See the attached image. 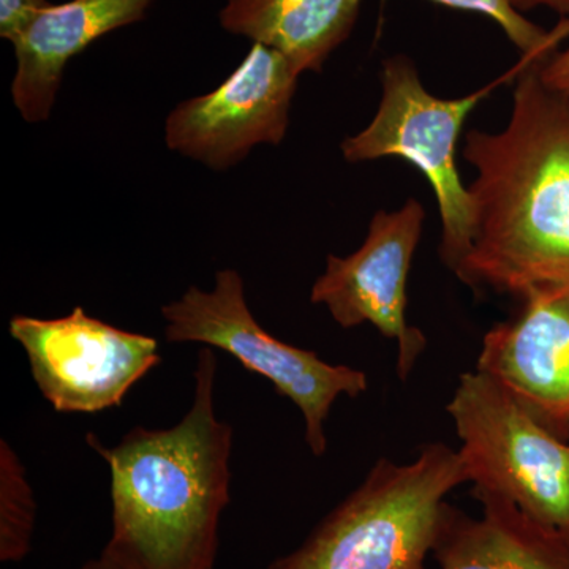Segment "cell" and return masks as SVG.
<instances>
[{
	"instance_id": "6da1fadb",
	"label": "cell",
	"mask_w": 569,
	"mask_h": 569,
	"mask_svg": "<svg viewBox=\"0 0 569 569\" xmlns=\"http://www.w3.org/2000/svg\"><path fill=\"white\" fill-rule=\"evenodd\" d=\"M546 61L519 71L501 132L470 130L463 159L473 244L459 279L523 299L569 287V97L541 80Z\"/></svg>"
},
{
	"instance_id": "7a4b0ae2",
	"label": "cell",
	"mask_w": 569,
	"mask_h": 569,
	"mask_svg": "<svg viewBox=\"0 0 569 569\" xmlns=\"http://www.w3.org/2000/svg\"><path fill=\"white\" fill-rule=\"evenodd\" d=\"M216 372V355L203 348L179 425L134 427L112 448L88 437L110 466L112 537L82 569H212L233 445V429L213 410Z\"/></svg>"
},
{
	"instance_id": "3957f363",
	"label": "cell",
	"mask_w": 569,
	"mask_h": 569,
	"mask_svg": "<svg viewBox=\"0 0 569 569\" xmlns=\"http://www.w3.org/2000/svg\"><path fill=\"white\" fill-rule=\"evenodd\" d=\"M468 482L459 451L427 443L413 462L378 460L362 485L271 569H425L451 490Z\"/></svg>"
},
{
	"instance_id": "277c9868",
	"label": "cell",
	"mask_w": 569,
	"mask_h": 569,
	"mask_svg": "<svg viewBox=\"0 0 569 569\" xmlns=\"http://www.w3.org/2000/svg\"><path fill=\"white\" fill-rule=\"evenodd\" d=\"M448 413L475 490L507 498L569 545V443L485 373L460 377Z\"/></svg>"
},
{
	"instance_id": "5b68a950",
	"label": "cell",
	"mask_w": 569,
	"mask_h": 569,
	"mask_svg": "<svg viewBox=\"0 0 569 569\" xmlns=\"http://www.w3.org/2000/svg\"><path fill=\"white\" fill-rule=\"evenodd\" d=\"M381 82L383 96L376 118L342 142L343 157L350 163L400 157L426 176L441 217V261L460 277L473 244V217L456 164L458 141L467 116L498 82L462 99H438L426 91L417 67L402 54L383 62Z\"/></svg>"
},
{
	"instance_id": "8992f818",
	"label": "cell",
	"mask_w": 569,
	"mask_h": 569,
	"mask_svg": "<svg viewBox=\"0 0 569 569\" xmlns=\"http://www.w3.org/2000/svg\"><path fill=\"white\" fill-rule=\"evenodd\" d=\"M168 342H201L234 356L246 369L264 377L280 396L293 400L306 421V441L320 458L328 448L325 425L340 396L358 397L369 388L366 372L332 366L313 351L288 346L257 323L234 269L217 272L212 291L192 287L162 307Z\"/></svg>"
},
{
	"instance_id": "52a82bcc",
	"label": "cell",
	"mask_w": 569,
	"mask_h": 569,
	"mask_svg": "<svg viewBox=\"0 0 569 569\" xmlns=\"http://www.w3.org/2000/svg\"><path fill=\"white\" fill-rule=\"evenodd\" d=\"M9 328L41 395L62 413L121 406L130 388L162 361L156 339L103 323L82 307L56 320L17 316Z\"/></svg>"
},
{
	"instance_id": "ba28073f",
	"label": "cell",
	"mask_w": 569,
	"mask_h": 569,
	"mask_svg": "<svg viewBox=\"0 0 569 569\" xmlns=\"http://www.w3.org/2000/svg\"><path fill=\"white\" fill-rule=\"evenodd\" d=\"M426 213L418 200L395 212L380 211L365 244L346 258L329 254L310 301L325 306L336 323H370L397 343V376L407 381L426 350V336L407 321V279Z\"/></svg>"
},
{
	"instance_id": "9c48e42d",
	"label": "cell",
	"mask_w": 569,
	"mask_h": 569,
	"mask_svg": "<svg viewBox=\"0 0 569 569\" xmlns=\"http://www.w3.org/2000/svg\"><path fill=\"white\" fill-rule=\"evenodd\" d=\"M299 77L279 51L253 43L216 91L178 104L168 116V148L212 170H227L257 144H279Z\"/></svg>"
},
{
	"instance_id": "30bf717a",
	"label": "cell",
	"mask_w": 569,
	"mask_h": 569,
	"mask_svg": "<svg viewBox=\"0 0 569 569\" xmlns=\"http://www.w3.org/2000/svg\"><path fill=\"white\" fill-rule=\"evenodd\" d=\"M522 301L518 317L485 336L477 370L560 437L569 429V287Z\"/></svg>"
},
{
	"instance_id": "8fae6325",
	"label": "cell",
	"mask_w": 569,
	"mask_h": 569,
	"mask_svg": "<svg viewBox=\"0 0 569 569\" xmlns=\"http://www.w3.org/2000/svg\"><path fill=\"white\" fill-rule=\"evenodd\" d=\"M152 0H70L41 11L13 41L17 73L14 107L28 122L47 121L74 56L116 29L144 18Z\"/></svg>"
},
{
	"instance_id": "7c38bea8",
	"label": "cell",
	"mask_w": 569,
	"mask_h": 569,
	"mask_svg": "<svg viewBox=\"0 0 569 569\" xmlns=\"http://www.w3.org/2000/svg\"><path fill=\"white\" fill-rule=\"evenodd\" d=\"M482 516L447 507L433 553L438 569H569V545L507 498L473 490Z\"/></svg>"
},
{
	"instance_id": "4fadbf2b",
	"label": "cell",
	"mask_w": 569,
	"mask_h": 569,
	"mask_svg": "<svg viewBox=\"0 0 569 569\" xmlns=\"http://www.w3.org/2000/svg\"><path fill=\"white\" fill-rule=\"evenodd\" d=\"M361 0H227L220 26L283 54L299 73L320 71L351 36Z\"/></svg>"
},
{
	"instance_id": "5bb4252c",
	"label": "cell",
	"mask_w": 569,
	"mask_h": 569,
	"mask_svg": "<svg viewBox=\"0 0 569 569\" xmlns=\"http://www.w3.org/2000/svg\"><path fill=\"white\" fill-rule=\"evenodd\" d=\"M0 468V559L18 561L31 548L36 503L24 468L6 441H2Z\"/></svg>"
},
{
	"instance_id": "9a60e30c",
	"label": "cell",
	"mask_w": 569,
	"mask_h": 569,
	"mask_svg": "<svg viewBox=\"0 0 569 569\" xmlns=\"http://www.w3.org/2000/svg\"><path fill=\"white\" fill-rule=\"evenodd\" d=\"M449 9L473 11L496 21L509 41L515 44L522 59L529 61H548L556 54V48L569 36V20H563L556 31L548 32L527 20L509 0H433Z\"/></svg>"
},
{
	"instance_id": "2e32d148",
	"label": "cell",
	"mask_w": 569,
	"mask_h": 569,
	"mask_svg": "<svg viewBox=\"0 0 569 569\" xmlns=\"http://www.w3.org/2000/svg\"><path fill=\"white\" fill-rule=\"evenodd\" d=\"M50 6L48 0H0V37L13 43Z\"/></svg>"
},
{
	"instance_id": "e0dca14e",
	"label": "cell",
	"mask_w": 569,
	"mask_h": 569,
	"mask_svg": "<svg viewBox=\"0 0 569 569\" xmlns=\"http://www.w3.org/2000/svg\"><path fill=\"white\" fill-rule=\"evenodd\" d=\"M539 74L549 89L569 97V47L542 63Z\"/></svg>"
},
{
	"instance_id": "ac0fdd59",
	"label": "cell",
	"mask_w": 569,
	"mask_h": 569,
	"mask_svg": "<svg viewBox=\"0 0 569 569\" xmlns=\"http://www.w3.org/2000/svg\"><path fill=\"white\" fill-rule=\"evenodd\" d=\"M516 10L530 11L535 9H549L569 20V0H509Z\"/></svg>"
}]
</instances>
